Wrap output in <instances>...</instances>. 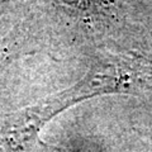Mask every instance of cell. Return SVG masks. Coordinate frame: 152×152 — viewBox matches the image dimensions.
<instances>
[{
  "mask_svg": "<svg viewBox=\"0 0 152 152\" xmlns=\"http://www.w3.org/2000/svg\"><path fill=\"white\" fill-rule=\"evenodd\" d=\"M0 1H1V0H0Z\"/></svg>",
  "mask_w": 152,
  "mask_h": 152,
  "instance_id": "obj_1",
  "label": "cell"
}]
</instances>
